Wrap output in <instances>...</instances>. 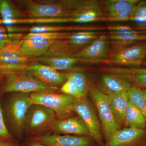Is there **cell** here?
<instances>
[{
    "mask_svg": "<svg viewBox=\"0 0 146 146\" xmlns=\"http://www.w3.org/2000/svg\"><path fill=\"white\" fill-rule=\"evenodd\" d=\"M53 91L32 93L30 95L33 104L44 106L55 113L56 118L62 119L68 117L73 111V106L76 99L65 94H57Z\"/></svg>",
    "mask_w": 146,
    "mask_h": 146,
    "instance_id": "8992f818",
    "label": "cell"
},
{
    "mask_svg": "<svg viewBox=\"0 0 146 146\" xmlns=\"http://www.w3.org/2000/svg\"><path fill=\"white\" fill-rule=\"evenodd\" d=\"M145 62H146V57L145 59Z\"/></svg>",
    "mask_w": 146,
    "mask_h": 146,
    "instance_id": "f35d334b",
    "label": "cell"
},
{
    "mask_svg": "<svg viewBox=\"0 0 146 146\" xmlns=\"http://www.w3.org/2000/svg\"></svg>",
    "mask_w": 146,
    "mask_h": 146,
    "instance_id": "60d3db41",
    "label": "cell"
},
{
    "mask_svg": "<svg viewBox=\"0 0 146 146\" xmlns=\"http://www.w3.org/2000/svg\"><path fill=\"white\" fill-rule=\"evenodd\" d=\"M23 34L13 38L0 48V69L7 73L25 70L33 59L22 54L20 44Z\"/></svg>",
    "mask_w": 146,
    "mask_h": 146,
    "instance_id": "ba28073f",
    "label": "cell"
},
{
    "mask_svg": "<svg viewBox=\"0 0 146 146\" xmlns=\"http://www.w3.org/2000/svg\"><path fill=\"white\" fill-rule=\"evenodd\" d=\"M0 16L6 28L12 27L16 20L27 18L18 5L9 0H0Z\"/></svg>",
    "mask_w": 146,
    "mask_h": 146,
    "instance_id": "44dd1931",
    "label": "cell"
},
{
    "mask_svg": "<svg viewBox=\"0 0 146 146\" xmlns=\"http://www.w3.org/2000/svg\"><path fill=\"white\" fill-rule=\"evenodd\" d=\"M67 77L74 80L81 98L86 96L89 92V85L85 74L78 70H72L66 73Z\"/></svg>",
    "mask_w": 146,
    "mask_h": 146,
    "instance_id": "4316f807",
    "label": "cell"
},
{
    "mask_svg": "<svg viewBox=\"0 0 146 146\" xmlns=\"http://www.w3.org/2000/svg\"><path fill=\"white\" fill-rule=\"evenodd\" d=\"M67 77V80L60 87V91L65 95L72 97L76 99L81 98L74 82L70 78Z\"/></svg>",
    "mask_w": 146,
    "mask_h": 146,
    "instance_id": "4dcf8cb0",
    "label": "cell"
},
{
    "mask_svg": "<svg viewBox=\"0 0 146 146\" xmlns=\"http://www.w3.org/2000/svg\"><path fill=\"white\" fill-rule=\"evenodd\" d=\"M1 25L3 24L0 23V48L11 39L22 35L18 33H7L6 27H4Z\"/></svg>",
    "mask_w": 146,
    "mask_h": 146,
    "instance_id": "d6a6232c",
    "label": "cell"
},
{
    "mask_svg": "<svg viewBox=\"0 0 146 146\" xmlns=\"http://www.w3.org/2000/svg\"><path fill=\"white\" fill-rule=\"evenodd\" d=\"M56 119L55 113L52 110L42 105L33 103L26 115L24 133L29 136L35 137L46 129L50 128Z\"/></svg>",
    "mask_w": 146,
    "mask_h": 146,
    "instance_id": "52a82bcc",
    "label": "cell"
},
{
    "mask_svg": "<svg viewBox=\"0 0 146 146\" xmlns=\"http://www.w3.org/2000/svg\"><path fill=\"white\" fill-rule=\"evenodd\" d=\"M146 57V42H143L115 51L108 61L116 65L138 66L143 63Z\"/></svg>",
    "mask_w": 146,
    "mask_h": 146,
    "instance_id": "7c38bea8",
    "label": "cell"
},
{
    "mask_svg": "<svg viewBox=\"0 0 146 146\" xmlns=\"http://www.w3.org/2000/svg\"><path fill=\"white\" fill-rule=\"evenodd\" d=\"M13 141V138L5 123L0 100V142Z\"/></svg>",
    "mask_w": 146,
    "mask_h": 146,
    "instance_id": "1f68e13d",
    "label": "cell"
},
{
    "mask_svg": "<svg viewBox=\"0 0 146 146\" xmlns=\"http://www.w3.org/2000/svg\"><path fill=\"white\" fill-rule=\"evenodd\" d=\"M138 30L146 31V0L139 1L134 7L130 18Z\"/></svg>",
    "mask_w": 146,
    "mask_h": 146,
    "instance_id": "484cf974",
    "label": "cell"
},
{
    "mask_svg": "<svg viewBox=\"0 0 146 146\" xmlns=\"http://www.w3.org/2000/svg\"><path fill=\"white\" fill-rule=\"evenodd\" d=\"M25 146V145H24H24H23V146H21H21Z\"/></svg>",
    "mask_w": 146,
    "mask_h": 146,
    "instance_id": "ab89813d",
    "label": "cell"
},
{
    "mask_svg": "<svg viewBox=\"0 0 146 146\" xmlns=\"http://www.w3.org/2000/svg\"><path fill=\"white\" fill-rule=\"evenodd\" d=\"M102 82L106 91L112 92L128 91L133 85L127 75L121 74H104L102 76Z\"/></svg>",
    "mask_w": 146,
    "mask_h": 146,
    "instance_id": "ffe728a7",
    "label": "cell"
},
{
    "mask_svg": "<svg viewBox=\"0 0 146 146\" xmlns=\"http://www.w3.org/2000/svg\"><path fill=\"white\" fill-rule=\"evenodd\" d=\"M96 27H64L50 25H39L31 27L29 29L30 33L68 32L69 31H96Z\"/></svg>",
    "mask_w": 146,
    "mask_h": 146,
    "instance_id": "cb8c5ba5",
    "label": "cell"
},
{
    "mask_svg": "<svg viewBox=\"0 0 146 146\" xmlns=\"http://www.w3.org/2000/svg\"><path fill=\"white\" fill-rule=\"evenodd\" d=\"M70 12L69 22L86 23L106 21L102 2L97 0H61Z\"/></svg>",
    "mask_w": 146,
    "mask_h": 146,
    "instance_id": "5b68a950",
    "label": "cell"
},
{
    "mask_svg": "<svg viewBox=\"0 0 146 146\" xmlns=\"http://www.w3.org/2000/svg\"><path fill=\"white\" fill-rule=\"evenodd\" d=\"M54 90L56 89L46 86L25 70H22L7 73L4 82L0 88V94L13 92L29 94Z\"/></svg>",
    "mask_w": 146,
    "mask_h": 146,
    "instance_id": "277c9868",
    "label": "cell"
},
{
    "mask_svg": "<svg viewBox=\"0 0 146 146\" xmlns=\"http://www.w3.org/2000/svg\"><path fill=\"white\" fill-rule=\"evenodd\" d=\"M15 3L27 18L68 19L70 18V12L61 0H20L16 1Z\"/></svg>",
    "mask_w": 146,
    "mask_h": 146,
    "instance_id": "7a4b0ae2",
    "label": "cell"
},
{
    "mask_svg": "<svg viewBox=\"0 0 146 146\" xmlns=\"http://www.w3.org/2000/svg\"><path fill=\"white\" fill-rule=\"evenodd\" d=\"M139 0H106L102 2L103 12L107 21H130L133 9Z\"/></svg>",
    "mask_w": 146,
    "mask_h": 146,
    "instance_id": "4fadbf2b",
    "label": "cell"
},
{
    "mask_svg": "<svg viewBox=\"0 0 146 146\" xmlns=\"http://www.w3.org/2000/svg\"><path fill=\"white\" fill-rule=\"evenodd\" d=\"M96 31H81L72 32L67 39L71 48L78 52L85 48L100 37Z\"/></svg>",
    "mask_w": 146,
    "mask_h": 146,
    "instance_id": "7402d4cb",
    "label": "cell"
},
{
    "mask_svg": "<svg viewBox=\"0 0 146 146\" xmlns=\"http://www.w3.org/2000/svg\"><path fill=\"white\" fill-rule=\"evenodd\" d=\"M73 111L83 120L89 130L90 137L98 146H103L104 142L100 122L94 107L86 97L75 100L73 106Z\"/></svg>",
    "mask_w": 146,
    "mask_h": 146,
    "instance_id": "30bf717a",
    "label": "cell"
},
{
    "mask_svg": "<svg viewBox=\"0 0 146 146\" xmlns=\"http://www.w3.org/2000/svg\"><path fill=\"white\" fill-rule=\"evenodd\" d=\"M20 145L14 141L0 142V146H20Z\"/></svg>",
    "mask_w": 146,
    "mask_h": 146,
    "instance_id": "836d02e7",
    "label": "cell"
},
{
    "mask_svg": "<svg viewBox=\"0 0 146 146\" xmlns=\"http://www.w3.org/2000/svg\"><path fill=\"white\" fill-rule=\"evenodd\" d=\"M1 21V16H0V21Z\"/></svg>",
    "mask_w": 146,
    "mask_h": 146,
    "instance_id": "74e56055",
    "label": "cell"
},
{
    "mask_svg": "<svg viewBox=\"0 0 146 146\" xmlns=\"http://www.w3.org/2000/svg\"><path fill=\"white\" fill-rule=\"evenodd\" d=\"M128 127L146 129V123L143 114L136 105L129 100L126 110L125 123Z\"/></svg>",
    "mask_w": 146,
    "mask_h": 146,
    "instance_id": "603a6c76",
    "label": "cell"
},
{
    "mask_svg": "<svg viewBox=\"0 0 146 146\" xmlns=\"http://www.w3.org/2000/svg\"><path fill=\"white\" fill-rule=\"evenodd\" d=\"M55 41L44 38L35 33H29L22 39L20 48L24 56L35 60L44 54Z\"/></svg>",
    "mask_w": 146,
    "mask_h": 146,
    "instance_id": "2e32d148",
    "label": "cell"
},
{
    "mask_svg": "<svg viewBox=\"0 0 146 146\" xmlns=\"http://www.w3.org/2000/svg\"><path fill=\"white\" fill-rule=\"evenodd\" d=\"M25 70L46 86L56 89L62 86L67 79L66 74L59 72L51 67L35 60L31 62Z\"/></svg>",
    "mask_w": 146,
    "mask_h": 146,
    "instance_id": "5bb4252c",
    "label": "cell"
},
{
    "mask_svg": "<svg viewBox=\"0 0 146 146\" xmlns=\"http://www.w3.org/2000/svg\"><path fill=\"white\" fill-rule=\"evenodd\" d=\"M133 85L140 88L146 89V68L137 69L127 73Z\"/></svg>",
    "mask_w": 146,
    "mask_h": 146,
    "instance_id": "f546056e",
    "label": "cell"
},
{
    "mask_svg": "<svg viewBox=\"0 0 146 146\" xmlns=\"http://www.w3.org/2000/svg\"><path fill=\"white\" fill-rule=\"evenodd\" d=\"M25 146H47L44 145L36 143V142H33L31 141H27L25 143Z\"/></svg>",
    "mask_w": 146,
    "mask_h": 146,
    "instance_id": "e575fe53",
    "label": "cell"
},
{
    "mask_svg": "<svg viewBox=\"0 0 146 146\" xmlns=\"http://www.w3.org/2000/svg\"><path fill=\"white\" fill-rule=\"evenodd\" d=\"M111 46L115 50L140 42H146V33L129 35H110Z\"/></svg>",
    "mask_w": 146,
    "mask_h": 146,
    "instance_id": "d4e9b609",
    "label": "cell"
},
{
    "mask_svg": "<svg viewBox=\"0 0 146 146\" xmlns=\"http://www.w3.org/2000/svg\"><path fill=\"white\" fill-rule=\"evenodd\" d=\"M6 74V73L0 69V82L3 79L5 78Z\"/></svg>",
    "mask_w": 146,
    "mask_h": 146,
    "instance_id": "d590c367",
    "label": "cell"
},
{
    "mask_svg": "<svg viewBox=\"0 0 146 146\" xmlns=\"http://www.w3.org/2000/svg\"><path fill=\"white\" fill-rule=\"evenodd\" d=\"M76 52L67 40H57L51 45L44 54L35 60L58 71L72 70L79 62L74 56Z\"/></svg>",
    "mask_w": 146,
    "mask_h": 146,
    "instance_id": "3957f363",
    "label": "cell"
},
{
    "mask_svg": "<svg viewBox=\"0 0 146 146\" xmlns=\"http://www.w3.org/2000/svg\"><path fill=\"white\" fill-rule=\"evenodd\" d=\"M89 92L98 110L105 141H107L121 129V125L117 122L112 114L107 94L91 85H89Z\"/></svg>",
    "mask_w": 146,
    "mask_h": 146,
    "instance_id": "9c48e42d",
    "label": "cell"
},
{
    "mask_svg": "<svg viewBox=\"0 0 146 146\" xmlns=\"http://www.w3.org/2000/svg\"><path fill=\"white\" fill-rule=\"evenodd\" d=\"M107 29L110 35H129L146 33V31L135 30L126 25L111 26L108 27Z\"/></svg>",
    "mask_w": 146,
    "mask_h": 146,
    "instance_id": "f1b7e54d",
    "label": "cell"
},
{
    "mask_svg": "<svg viewBox=\"0 0 146 146\" xmlns=\"http://www.w3.org/2000/svg\"><path fill=\"white\" fill-rule=\"evenodd\" d=\"M105 94L108 96L110 106L115 120L120 125L123 124L126 110L129 101L127 91H106Z\"/></svg>",
    "mask_w": 146,
    "mask_h": 146,
    "instance_id": "d6986e66",
    "label": "cell"
},
{
    "mask_svg": "<svg viewBox=\"0 0 146 146\" xmlns=\"http://www.w3.org/2000/svg\"><path fill=\"white\" fill-rule=\"evenodd\" d=\"M50 128L56 134L90 136L89 130L86 125L79 116L68 117L62 119H56L52 123Z\"/></svg>",
    "mask_w": 146,
    "mask_h": 146,
    "instance_id": "ac0fdd59",
    "label": "cell"
},
{
    "mask_svg": "<svg viewBox=\"0 0 146 146\" xmlns=\"http://www.w3.org/2000/svg\"><path fill=\"white\" fill-rule=\"evenodd\" d=\"M7 100L4 112L11 130L19 140H22L24 133L25 118L29 108L33 104L28 94L13 92Z\"/></svg>",
    "mask_w": 146,
    "mask_h": 146,
    "instance_id": "6da1fadb",
    "label": "cell"
},
{
    "mask_svg": "<svg viewBox=\"0 0 146 146\" xmlns=\"http://www.w3.org/2000/svg\"><path fill=\"white\" fill-rule=\"evenodd\" d=\"M127 92L129 100L134 104L140 110L146 123V105L144 99L143 90L133 85Z\"/></svg>",
    "mask_w": 146,
    "mask_h": 146,
    "instance_id": "83f0119b",
    "label": "cell"
},
{
    "mask_svg": "<svg viewBox=\"0 0 146 146\" xmlns=\"http://www.w3.org/2000/svg\"><path fill=\"white\" fill-rule=\"evenodd\" d=\"M144 100L146 105V89L143 90Z\"/></svg>",
    "mask_w": 146,
    "mask_h": 146,
    "instance_id": "8d00e7d4",
    "label": "cell"
},
{
    "mask_svg": "<svg viewBox=\"0 0 146 146\" xmlns=\"http://www.w3.org/2000/svg\"><path fill=\"white\" fill-rule=\"evenodd\" d=\"M111 42L105 35H101L85 48L76 52L74 56L79 62L95 63L109 59Z\"/></svg>",
    "mask_w": 146,
    "mask_h": 146,
    "instance_id": "8fae6325",
    "label": "cell"
},
{
    "mask_svg": "<svg viewBox=\"0 0 146 146\" xmlns=\"http://www.w3.org/2000/svg\"><path fill=\"white\" fill-rule=\"evenodd\" d=\"M29 141L47 146H95V144L97 145L89 136L60 135L56 133L36 136Z\"/></svg>",
    "mask_w": 146,
    "mask_h": 146,
    "instance_id": "9a60e30c",
    "label": "cell"
},
{
    "mask_svg": "<svg viewBox=\"0 0 146 146\" xmlns=\"http://www.w3.org/2000/svg\"><path fill=\"white\" fill-rule=\"evenodd\" d=\"M146 129H120L105 141L103 146H146Z\"/></svg>",
    "mask_w": 146,
    "mask_h": 146,
    "instance_id": "e0dca14e",
    "label": "cell"
}]
</instances>
